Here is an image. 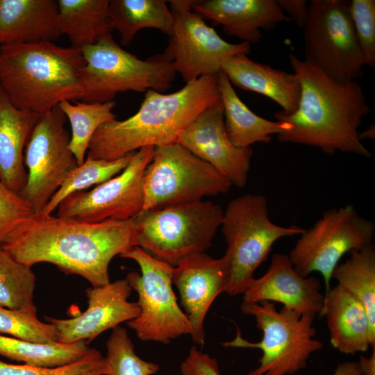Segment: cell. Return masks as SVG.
I'll return each instance as SVG.
<instances>
[{
  "label": "cell",
  "instance_id": "cell-9",
  "mask_svg": "<svg viewBox=\"0 0 375 375\" xmlns=\"http://www.w3.org/2000/svg\"><path fill=\"white\" fill-rule=\"evenodd\" d=\"M120 257L135 261L140 273L129 272L126 279L138 295L140 313L127 322L138 338L168 344L183 335H191L190 322L177 303L172 288L174 266L160 260L139 247Z\"/></svg>",
  "mask_w": 375,
  "mask_h": 375
},
{
  "label": "cell",
  "instance_id": "cell-34",
  "mask_svg": "<svg viewBox=\"0 0 375 375\" xmlns=\"http://www.w3.org/2000/svg\"><path fill=\"white\" fill-rule=\"evenodd\" d=\"M0 334L36 343L58 342L55 326L41 322L37 311L15 310L3 306H0Z\"/></svg>",
  "mask_w": 375,
  "mask_h": 375
},
{
  "label": "cell",
  "instance_id": "cell-37",
  "mask_svg": "<svg viewBox=\"0 0 375 375\" xmlns=\"http://www.w3.org/2000/svg\"><path fill=\"white\" fill-rule=\"evenodd\" d=\"M32 214L28 202L0 181V247Z\"/></svg>",
  "mask_w": 375,
  "mask_h": 375
},
{
  "label": "cell",
  "instance_id": "cell-44",
  "mask_svg": "<svg viewBox=\"0 0 375 375\" xmlns=\"http://www.w3.org/2000/svg\"><path fill=\"white\" fill-rule=\"evenodd\" d=\"M1 92H2V90L1 88V87H0V95H1Z\"/></svg>",
  "mask_w": 375,
  "mask_h": 375
},
{
  "label": "cell",
  "instance_id": "cell-10",
  "mask_svg": "<svg viewBox=\"0 0 375 375\" xmlns=\"http://www.w3.org/2000/svg\"><path fill=\"white\" fill-rule=\"evenodd\" d=\"M231 186L213 167L178 143L157 147L144 174L142 210L199 201L227 193Z\"/></svg>",
  "mask_w": 375,
  "mask_h": 375
},
{
  "label": "cell",
  "instance_id": "cell-28",
  "mask_svg": "<svg viewBox=\"0 0 375 375\" xmlns=\"http://www.w3.org/2000/svg\"><path fill=\"white\" fill-rule=\"evenodd\" d=\"M349 253V258L335 267L331 279L363 305L375 342V247L372 244Z\"/></svg>",
  "mask_w": 375,
  "mask_h": 375
},
{
  "label": "cell",
  "instance_id": "cell-43",
  "mask_svg": "<svg viewBox=\"0 0 375 375\" xmlns=\"http://www.w3.org/2000/svg\"><path fill=\"white\" fill-rule=\"evenodd\" d=\"M374 125H371L366 131L360 133V138L362 140L365 138L374 139L375 135Z\"/></svg>",
  "mask_w": 375,
  "mask_h": 375
},
{
  "label": "cell",
  "instance_id": "cell-24",
  "mask_svg": "<svg viewBox=\"0 0 375 375\" xmlns=\"http://www.w3.org/2000/svg\"><path fill=\"white\" fill-rule=\"evenodd\" d=\"M39 115L15 107L0 95V181L20 194L27 180L24 149Z\"/></svg>",
  "mask_w": 375,
  "mask_h": 375
},
{
  "label": "cell",
  "instance_id": "cell-2",
  "mask_svg": "<svg viewBox=\"0 0 375 375\" xmlns=\"http://www.w3.org/2000/svg\"><path fill=\"white\" fill-rule=\"evenodd\" d=\"M289 59L301 85V95L293 113H274L277 121L286 124L277 140L315 147L331 155L340 151L370 157L359 132L370 111L362 87L356 81H338L294 53Z\"/></svg>",
  "mask_w": 375,
  "mask_h": 375
},
{
  "label": "cell",
  "instance_id": "cell-22",
  "mask_svg": "<svg viewBox=\"0 0 375 375\" xmlns=\"http://www.w3.org/2000/svg\"><path fill=\"white\" fill-rule=\"evenodd\" d=\"M221 71L232 85L274 101L283 108L281 112L285 115L293 113L298 108L301 85L294 73L254 62L247 54L230 58L222 65Z\"/></svg>",
  "mask_w": 375,
  "mask_h": 375
},
{
  "label": "cell",
  "instance_id": "cell-13",
  "mask_svg": "<svg viewBox=\"0 0 375 375\" xmlns=\"http://www.w3.org/2000/svg\"><path fill=\"white\" fill-rule=\"evenodd\" d=\"M67 117L58 106L39 115L24 149L27 171L26 185L20 195L33 214H40L78 165L69 148L71 135L65 128Z\"/></svg>",
  "mask_w": 375,
  "mask_h": 375
},
{
  "label": "cell",
  "instance_id": "cell-20",
  "mask_svg": "<svg viewBox=\"0 0 375 375\" xmlns=\"http://www.w3.org/2000/svg\"><path fill=\"white\" fill-rule=\"evenodd\" d=\"M192 10L222 25L227 35L249 44L260 41L261 30L290 20L276 0H197Z\"/></svg>",
  "mask_w": 375,
  "mask_h": 375
},
{
  "label": "cell",
  "instance_id": "cell-21",
  "mask_svg": "<svg viewBox=\"0 0 375 375\" xmlns=\"http://www.w3.org/2000/svg\"><path fill=\"white\" fill-rule=\"evenodd\" d=\"M56 0H0V46L53 42L60 36Z\"/></svg>",
  "mask_w": 375,
  "mask_h": 375
},
{
  "label": "cell",
  "instance_id": "cell-35",
  "mask_svg": "<svg viewBox=\"0 0 375 375\" xmlns=\"http://www.w3.org/2000/svg\"><path fill=\"white\" fill-rule=\"evenodd\" d=\"M0 375H108L105 357L95 349L79 360L57 367L15 365L0 360Z\"/></svg>",
  "mask_w": 375,
  "mask_h": 375
},
{
  "label": "cell",
  "instance_id": "cell-3",
  "mask_svg": "<svg viewBox=\"0 0 375 375\" xmlns=\"http://www.w3.org/2000/svg\"><path fill=\"white\" fill-rule=\"evenodd\" d=\"M220 101L219 72L187 83L169 94L149 90L133 115L124 120L115 119L97 128L86 157L115 160L142 147L177 143L194 118Z\"/></svg>",
  "mask_w": 375,
  "mask_h": 375
},
{
  "label": "cell",
  "instance_id": "cell-36",
  "mask_svg": "<svg viewBox=\"0 0 375 375\" xmlns=\"http://www.w3.org/2000/svg\"><path fill=\"white\" fill-rule=\"evenodd\" d=\"M349 10L364 65L375 67V1L352 0Z\"/></svg>",
  "mask_w": 375,
  "mask_h": 375
},
{
  "label": "cell",
  "instance_id": "cell-39",
  "mask_svg": "<svg viewBox=\"0 0 375 375\" xmlns=\"http://www.w3.org/2000/svg\"><path fill=\"white\" fill-rule=\"evenodd\" d=\"M278 6L290 15V19L303 28L308 17V5L306 0H276Z\"/></svg>",
  "mask_w": 375,
  "mask_h": 375
},
{
  "label": "cell",
  "instance_id": "cell-1",
  "mask_svg": "<svg viewBox=\"0 0 375 375\" xmlns=\"http://www.w3.org/2000/svg\"><path fill=\"white\" fill-rule=\"evenodd\" d=\"M1 247L28 267L51 263L99 287L110 283L112 259L130 251L135 243L131 219L88 223L32 214Z\"/></svg>",
  "mask_w": 375,
  "mask_h": 375
},
{
  "label": "cell",
  "instance_id": "cell-18",
  "mask_svg": "<svg viewBox=\"0 0 375 375\" xmlns=\"http://www.w3.org/2000/svg\"><path fill=\"white\" fill-rule=\"evenodd\" d=\"M132 288L126 278L86 290L88 307L75 317L60 319L45 317L58 331V342L69 344L84 340L88 344L105 331L138 317L137 302L128 301Z\"/></svg>",
  "mask_w": 375,
  "mask_h": 375
},
{
  "label": "cell",
  "instance_id": "cell-33",
  "mask_svg": "<svg viewBox=\"0 0 375 375\" xmlns=\"http://www.w3.org/2000/svg\"><path fill=\"white\" fill-rule=\"evenodd\" d=\"M105 357L108 375H153L159 370L156 363L146 361L135 352L126 328H112L107 343Z\"/></svg>",
  "mask_w": 375,
  "mask_h": 375
},
{
  "label": "cell",
  "instance_id": "cell-4",
  "mask_svg": "<svg viewBox=\"0 0 375 375\" xmlns=\"http://www.w3.org/2000/svg\"><path fill=\"white\" fill-rule=\"evenodd\" d=\"M81 49L53 42L0 46V87L17 108L38 115L83 95Z\"/></svg>",
  "mask_w": 375,
  "mask_h": 375
},
{
  "label": "cell",
  "instance_id": "cell-30",
  "mask_svg": "<svg viewBox=\"0 0 375 375\" xmlns=\"http://www.w3.org/2000/svg\"><path fill=\"white\" fill-rule=\"evenodd\" d=\"M65 100L58 106L69 119L72 134L69 148L78 165L82 164L88 152L90 140L102 124L116 119L112 109L116 105L112 101L106 103H85Z\"/></svg>",
  "mask_w": 375,
  "mask_h": 375
},
{
  "label": "cell",
  "instance_id": "cell-40",
  "mask_svg": "<svg viewBox=\"0 0 375 375\" xmlns=\"http://www.w3.org/2000/svg\"><path fill=\"white\" fill-rule=\"evenodd\" d=\"M369 357L359 356L358 365L361 375H375V348Z\"/></svg>",
  "mask_w": 375,
  "mask_h": 375
},
{
  "label": "cell",
  "instance_id": "cell-38",
  "mask_svg": "<svg viewBox=\"0 0 375 375\" xmlns=\"http://www.w3.org/2000/svg\"><path fill=\"white\" fill-rule=\"evenodd\" d=\"M181 375H220L216 358L192 346L180 365Z\"/></svg>",
  "mask_w": 375,
  "mask_h": 375
},
{
  "label": "cell",
  "instance_id": "cell-26",
  "mask_svg": "<svg viewBox=\"0 0 375 375\" xmlns=\"http://www.w3.org/2000/svg\"><path fill=\"white\" fill-rule=\"evenodd\" d=\"M58 26L72 47L97 43L112 30L108 19L109 0H58Z\"/></svg>",
  "mask_w": 375,
  "mask_h": 375
},
{
  "label": "cell",
  "instance_id": "cell-17",
  "mask_svg": "<svg viewBox=\"0 0 375 375\" xmlns=\"http://www.w3.org/2000/svg\"><path fill=\"white\" fill-rule=\"evenodd\" d=\"M229 280V262L224 255L213 258L197 253L190 255L174 266L172 283L177 288L181 306L192 328L194 344L206 342L204 321L217 297L226 292Z\"/></svg>",
  "mask_w": 375,
  "mask_h": 375
},
{
  "label": "cell",
  "instance_id": "cell-16",
  "mask_svg": "<svg viewBox=\"0 0 375 375\" xmlns=\"http://www.w3.org/2000/svg\"><path fill=\"white\" fill-rule=\"evenodd\" d=\"M177 143L210 164L232 185H246L253 149L251 147H237L230 140L222 101L194 118L182 131Z\"/></svg>",
  "mask_w": 375,
  "mask_h": 375
},
{
  "label": "cell",
  "instance_id": "cell-27",
  "mask_svg": "<svg viewBox=\"0 0 375 375\" xmlns=\"http://www.w3.org/2000/svg\"><path fill=\"white\" fill-rule=\"evenodd\" d=\"M163 0H110L108 19L111 28L117 31L123 45L128 44L141 29H158L168 36L174 17Z\"/></svg>",
  "mask_w": 375,
  "mask_h": 375
},
{
  "label": "cell",
  "instance_id": "cell-42",
  "mask_svg": "<svg viewBox=\"0 0 375 375\" xmlns=\"http://www.w3.org/2000/svg\"><path fill=\"white\" fill-rule=\"evenodd\" d=\"M172 14L192 10L194 0H172L167 1Z\"/></svg>",
  "mask_w": 375,
  "mask_h": 375
},
{
  "label": "cell",
  "instance_id": "cell-23",
  "mask_svg": "<svg viewBox=\"0 0 375 375\" xmlns=\"http://www.w3.org/2000/svg\"><path fill=\"white\" fill-rule=\"evenodd\" d=\"M321 316L326 317L332 346L345 354L375 348L363 305L338 284L324 295Z\"/></svg>",
  "mask_w": 375,
  "mask_h": 375
},
{
  "label": "cell",
  "instance_id": "cell-15",
  "mask_svg": "<svg viewBox=\"0 0 375 375\" xmlns=\"http://www.w3.org/2000/svg\"><path fill=\"white\" fill-rule=\"evenodd\" d=\"M172 15L174 26L162 53L186 83L203 76L218 74L226 61L251 51L248 43L232 44L222 39L195 12Z\"/></svg>",
  "mask_w": 375,
  "mask_h": 375
},
{
  "label": "cell",
  "instance_id": "cell-14",
  "mask_svg": "<svg viewBox=\"0 0 375 375\" xmlns=\"http://www.w3.org/2000/svg\"><path fill=\"white\" fill-rule=\"evenodd\" d=\"M154 149L151 146L138 149L119 174L90 191L65 197L57 208V216L88 223L133 219L143 208V177Z\"/></svg>",
  "mask_w": 375,
  "mask_h": 375
},
{
  "label": "cell",
  "instance_id": "cell-5",
  "mask_svg": "<svg viewBox=\"0 0 375 375\" xmlns=\"http://www.w3.org/2000/svg\"><path fill=\"white\" fill-rule=\"evenodd\" d=\"M224 211L211 201L141 210L131 219L135 247L172 266L210 247Z\"/></svg>",
  "mask_w": 375,
  "mask_h": 375
},
{
  "label": "cell",
  "instance_id": "cell-7",
  "mask_svg": "<svg viewBox=\"0 0 375 375\" xmlns=\"http://www.w3.org/2000/svg\"><path fill=\"white\" fill-rule=\"evenodd\" d=\"M241 310L251 315L262 333L260 342H251L242 337L236 327L233 340L222 343L225 347L259 349V365L248 375H292L305 368L310 356L323 347L315 338V315H301L283 306L277 310L274 302H242Z\"/></svg>",
  "mask_w": 375,
  "mask_h": 375
},
{
  "label": "cell",
  "instance_id": "cell-32",
  "mask_svg": "<svg viewBox=\"0 0 375 375\" xmlns=\"http://www.w3.org/2000/svg\"><path fill=\"white\" fill-rule=\"evenodd\" d=\"M35 281L31 267L19 262L0 247V306L37 311L33 302Z\"/></svg>",
  "mask_w": 375,
  "mask_h": 375
},
{
  "label": "cell",
  "instance_id": "cell-31",
  "mask_svg": "<svg viewBox=\"0 0 375 375\" xmlns=\"http://www.w3.org/2000/svg\"><path fill=\"white\" fill-rule=\"evenodd\" d=\"M133 153L115 160L93 159L86 157L67 175L60 187L40 212L42 215H51L60 203L69 194L98 185L121 173L131 161Z\"/></svg>",
  "mask_w": 375,
  "mask_h": 375
},
{
  "label": "cell",
  "instance_id": "cell-6",
  "mask_svg": "<svg viewBox=\"0 0 375 375\" xmlns=\"http://www.w3.org/2000/svg\"><path fill=\"white\" fill-rule=\"evenodd\" d=\"M85 65L81 79L85 103L114 101L120 92H162L172 87L176 72L163 53L142 60L123 49L111 34L81 48Z\"/></svg>",
  "mask_w": 375,
  "mask_h": 375
},
{
  "label": "cell",
  "instance_id": "cell-19",
  "mask_svg": "<svg viewBox=\"0 0 375 375\" xmlns=\"http://www.w3.org/2000/svg\"><path fill=\"white\" fill-rule=\"evenodd\" d=\"M315 276H302L288 255L276 253L267 272L253 278L242 294L243 302H279L301 315H319L324 295Z\"/></svg>",
  "mask_w": 375,
  "mask_h": 375
},
{
  "label": "cell",
  "instance_id": "cell-11",
  "mask_svg": "<svg viewBox=\"0 0 375 375\" xmlns=\"http://www.w3.org/2000/svg\"><path fill=\"white\" fill-rule=\"evenodd\" d=\"M374 232V223L360 216L353 205L333 208L299 235L288 256L301 276L319 272L328 292L342 257L372 244Z\"/></svg>",
  "mask_w": 375,
  "mask_h": 375
},
{
  "label": "cell",
  "instance_id": "cell-12",
  "mask_svg": "<svg viewBox=\"0 0 375 375\" xmlns=\"http://www.w3.org/2000/svg\"><path fill=\"white\" fill-rule=\"evenodd\" d=\"M350 1L312 0L303 27L305 60L340 82L356 81L364 66Z\"/></svg>",
  "mask_w": 375,
  "mask_h": 375
},
{
  "label": "cell",
  "instance_id": "cell-41",
  "mask_svg": "<svg viewBox=\"0 0 375 375\" xmlns=\"http://www.w3.org/2000/svg\"><path fill=\"white\" fill-rule=\"evenodd\" d=\"M333 375H361L358 362L344 361L337 366Z\"/></svg>",
  "mask_w": 375,
  "mask_h": 375
},
{
  "label": "cell",
  "instance_id": "cell-8",
  "mask_svg": "<svg viewBox=\"0 0 375 375\" xmlns=\"http://www.w3.org/2000/svg\"><path fill=\"white\" fill-rule=\"evenodd\" d=\"M221 226L226 244L224 256L229 262L226 292L231 296L243 294L278 240L300 235L306 230L296 225L274 224L269 216L267 199L250 193L228 203Z\"/></svg>",
  "mask_w": 375,
  "mask_h": 375
},
{
  "label": "cell",
  "instance_id": "cell-29",
  "mask_svg": "<svg viewBox=\"0 0 375 375\" xmlns=\"http://www.w3.org/2000/svg\"><path fill=\"white\" fill-rule=\"evenodd\" d=\"M84 340L69 344L36 343L0 334V355L41 367H57L76 361L90 350Z\"/></svg>",
  "mask_w": 375,
  "mask_h": 375
},
{
  "label": "cell",
  "instance_id": "cell-25",
  "mask_svg": "<svg viewBox=\"0 0 375 375\" xmlns=\"http://www.w3.org/2000/svg\"><path fill=\"white\" fill-rule=\"evenodd\" d=\"M221 101L226 133L237 147H249L255 143H269L272 135L285 129L281 121H272L252 112L236 94L227 76L219 72Z\"/></svg>",
  "mask_w": 375,
  "mask_h": 375
}]
</instances>
